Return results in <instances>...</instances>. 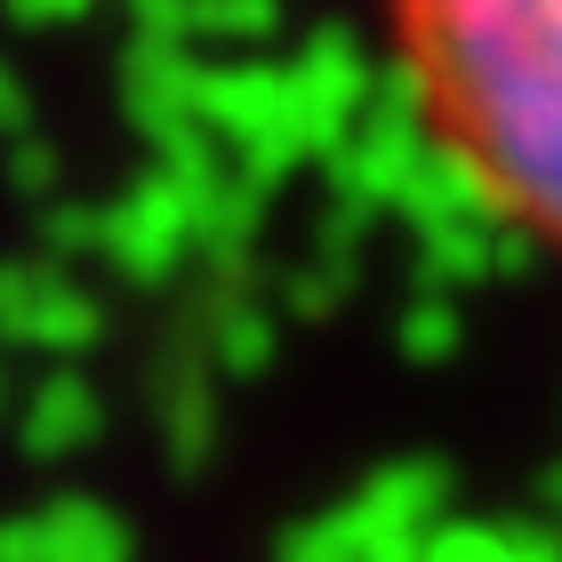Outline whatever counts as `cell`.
<instances>
[{
    "mask_svg": "<svg viewBox=\"0 0 562 562\" xmlns=\"http://www.w3.org/2000/svg\"><path fill=\"white\" fill-rule=\"evenodd\" d=\"M386 24L458 177L562 249V0H386Z\"/></svg>",
    "mask_w": 562,
    "mask_h": 562,
    "instance_id": "obj_1",
    "label": "cell"
}]
</instances>
